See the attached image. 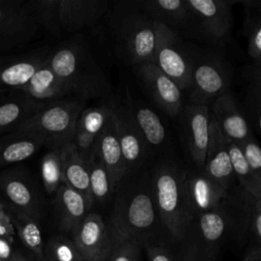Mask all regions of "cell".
<instances>
[{
    "mask_svg": "<svg viewBox=\"0 0 261 261\" xmlns=\"http://www.w3.org/2000/svg\"><path fill=\"white\" fill-rule=\"evenodd\" d=\"M109 221L120 237L135 242L142 249L151 243L171 241L154 203L150 164L121 178L113 193Z\"/></svg>",
    "mask_w": 261,
    "mask_h": 261,
    "instance_id": "6da1fadb",
    "label": "cell"
},
{
    "mask_svg": "<svg viewBox=\"0 0 261 261\" xmlns=\"http://www.w3.org/2000/svg\"><path fill=\"white\" fill-rule=\"evenodd\" d=\"M48 65L80 99L107 97L110 85L81 34H75L50 52Z\"/></svg>",
    "mask_w": 261,
    "mask_h": 261,
    "instance_id": "7a4b0ae2",
    "label": "cell"
},
{
    "mask_svg": "<svg viewBox=\"0 0 261 261\" xmlns=\"http://www.w3.org/2000/svg\"><path fill=\"white\" fill-rule=\"evenodd\" d=\"M151 167L152 194L162 226L173 244L184 239L182 181L187 165L170 154L156 158Z\"/></svg>",
    "mask_w": 261,
    "mask_h": 261,
    "instance_id": "3957f363",
    "label": "cell"
},
{
    "mask_svg": "<svg viewBox=\"0 0 261 261\" xmlns=\"http://www.w3.org/2000/svg\"><path fill=\"white\" fill-rule=\"evenodd\" d=\"M110 27L117 56L129 65L152 62L155 22L134 1L119 2L110 15Z\"/></svg>",
    "mask_w": 261,
    "mask_h": 261,
    "instance_id": "277c9868",
    "label": "cell"
},
{
    "mask_svg": "<svg viewBox=\"0 0 261 261\" xmlns=\"http://www.w3.org/2000/svg\"><path fill=\"white\" fill-rule=\"evenodd\" d=\"M188 10L182 37L207 44L211 49L223 48L232 27L231 7L234 0H185Z\"/></svg>",
    "mask_w": 261,
    "mask_h": 261,
    "instance_id": "5b68a950",
    "label": "cell"
},
{
    "mask_svg": "<svg viewBox=\"0 0 261 261\" xmlns=\"http://www.w3.org/2000/svg\"><path fill=\"white\" fill-rule=\"evenodd\" d=\"M191 84L189 102L207 105L224 91L230 89L232 69L229 62L214 49H202L191 45Z\"/></svg>",
    "mask_w": 261,
    "mask_h": 261,
    "instance_id": "8992f818",
    "label": "cell"
},
{
    "mask_svg": "<svg viewBox=\"0 0 261 261\" xmlns=\"http://www.w3.org/2000/svg\"><path fill=\"white\" fill-rule=\"evenodd\" d=\"M83 109L82 100L63 99L47 103L15 132L38 134L45 140L46 148L60 150L73 141L75 122Z\"/></svg>",
    "mask_w": 261,
    "mask_h": 261,
    "instance_id": "52a82bcc",
    "label": "cell"
},
{
    "mask_svg": "<svg viewBox=\"0 0 261 261\" xmlns=\"http://www.w3.org/2000/svg\"><path fill=\"white\" fill-rule=\"evenodd\" d=\"M231 236H239V222L234 201L227 191L225 198L216 207L191 221L182 240L217 256L221 246Z\"/></svg>",
    "mask_w": 261,
    "mask_h": 261,
    "instance_id": "ba28073f",
    "label": "cell"
},
{
    "mask_svg": "<svg viewBox=\"0 0 261 261\" xmlns=\"http://www.w3.org/2000/svg\"><path fill=\"white\" fill-rule=\"evenodd\" d=\"M152 63L170 77L181 92L189 90L192 69L191 45L179 33L157 22Z\"/></svg>",
    "mask_w": 261,
    "mask_h": 261,
    "instance_id": "9c48e42d",
    "label": "cell"
},
{
    "mask_svg": "<svg viewBox=\"0 0 261 261\" xmlns=\"http://www.w3.org/2000/svg\"><path fill=\"white\" fill-rule=\"evenodd\" d=\"M0 200L7 210L41 220L45 211V198L29 170L12 165L0 170Z\"/></svg>",
    "mask_w": 261,
    "mask_h": 261,
    "instance_id": "30bf717a",
    "label": "cell"
},
{
    "mask_svg": "<svg viewBox=\"0 0 261 261\" xmlns=\"http://www.w3.org/2000/svg\"><path fill=\"white\" fill-rule=\"evenodd\" d=\"M226 194L227 191L213 180L204 171L203 167L187 165L182 181V220L185 231L192 220L216 207L225 198Z\"/></svg>",
    "mask_w": 261,
    "mask_h": 261,
    "instance_id": "8fae6325",
    "label": "cell"
},
{
    "mask_svg": "<svg viewBox=\"0 0 261 261\" xmlns=\"http://www.w3.org/2000/svg\"><path fill=\"white\" fill-rule=\"evenodd\" d=\"M39 33V24L27 2L0 1V51L24 47Z\"/></svg>",
    "mask_w": 261,
    "mask_h": 261,
    "instance_id": "7c38bea8",
    "label": "cell"
},
{
    "mask_svg": "<svg viewBox=\"0 0 261 261\" xmlns=\"http://www.w3.org/2000/svg\"><path fill=\"white\" fill-rule=\"evenodd\" d=\"M184 148L191 165L203 167L209 142L210 108L187 101L177 117Z\"/></svg>",
    "mask_w": 261,
    "mask_h": 261,
    "instance_id": "4fadbf2b",
    "label": "cell"
},
{
    "mask_svg": "<svg viewBox=\"0 0 261 261\" xmlns=\"http://www.w3.org/2000/svg\"><path fill=\"white\" fill-rule=\"evenodd\" d=\"M115 230L101 214L89 212L74 230L71 239L84 261H107Z\"/></svg>",
    "mask_w": 261,
    "mask_h": 261,
    "instance_id": "5bb4252c",
    "label": "cell"
},
{
    "mask_svg": "<svg viewBox=\"0 0 261 261\" xmlns=\"http://www.w3.org/2000/svg\"><path fill=\"white\" fill-rule=\"evenodd\" d=\"M135 69L152 100L167 115L177 118L185 104L178 86L152 62L137 65Z\"/></svg>",
    "mask_w": 261,
    "mask_h": 261,
    "instance_id": "9a60e30c",
    "label": "cell"
},
{
    "mask_svg": "<svg viewBox=\"0 0 261 261\" xmlns=\"http://www.w3.org/2000/svg\"><path fill=\"white\" fill-rule=\"evenodd\" d=\"M112 116L125 165V174L135 172L148 164V149L127 106H114Z\"/></svg>",
    "mask_w": 261,
    "mask_h": 261,
    "instance_id": "2e32d148",
    "label": "cell"
},
{
    "mask_svg": "<svg viewBox=\"0 0 261 261\" xmlns=\"http://www.w3.org/2000/svg\"><path fill=\"white\" fill-rule=\"evenodd\" d=\"M209 108L210 118L216 123L225 140L239 144L252 134L230 89L220 94Z\"/></svg>",
    "mask_w": 261,
    "mask_h": 261,
    "instance_id": "e0dca14e",
    "label": "cell"
},
{
    "mask_svg": "<svg viewBox=\"0 0 261 261\" xmlns=\"http://www.w3.org/2000/svg\"><path fill=\"white\" fill-rule=\"evenodd\" d=\"M92 207L82 194L62 184L52 200L53 218L57 228L71 238L86 215L91 212Z\"/></svg>",
    "mask_w": 261,
    "mask_h": 261,
    "instance_id": "ac0fdd59",
    "label": "cell"
},
{
    "mask_svg": "<svg viewBox=\"0 0 261 261\" xmlns=\"http://www.w3.org/2000/svg\"><path fill=\"white\" fill-rule=\"evenodd\" d=\"M134 122L142 136L149 155L156 158L170 154L167 129L160 116L148 105L140 102L127 106Z\"/></svg>",
    "mask_w": 261,
    "mask_h": 261,
    "instance_id": "d6986e66",
    "label": "cell"
},
{
    "mask_svg": "<svg viewBox=\"0 0 261 261\" xmlns=\"http://www.w3.org/2000/svg\"><path fill=\"white\" fill-rule=\"evenodd\" d=\"M108 11L106 0H58L61 34L76 33L91 28Z\"/></svg>",
    "mask_w": 261,
    "mask_h": 261,
    "instance_id": "ffe728a7",
    "label": "cell"
},
{
    "mask_svg": "<svg viewBox=\"0 0 261 261\" xmlns=\"http://www.w3.org/2000/svg\"><path fill=\"white\" fill-rule=\"evenodd\" d=\"M203 169L213 180L226 191L237 185L228 155L227 141L211 118L209 142Z\"/></svg>",
    "mask_w": 261,
    "mask_h": 261,
    "instance_id": "44dd1931",
    "label": "cell"
},
{
    "mask_svg": "<svg viewBox=\"0 0 261 261\" xmlns=\"http://www.w3.org/2000/svg\"><path fill=\"white\" fill-rule=\"evenodd\" d=\"M50 52L39 51L30 54L0 57V89L18 90L48 60Z\"/></svg>",
    "mask_w": 261,
    "mask_h": 261,
    "instance_id": "7402d4cb",
    "label": "cell"
},
{
    "mask_svg": "<svg viewBox=\"0 0 261 261\" xmlns=\"http://www.w3.org/2000/svg\"><path fill=\"white\" fill-rule=\"evenodd\" d=\"M91 152L94 153L105 166L114 193L117 185L125 174V165L112 114L97 136Z\"/></svg>",
    "mask_w": 261,
    "mask_h": 261,
    "instance_id": "603a6c76",
    "label": "cell"
},
{
    "mask_svg": "<svg viewBox=\"0 0 261 261\" xmlns=\"http://www.w3.org/2000/svg\"><path fill=\"white\" fill-rule=\"evenodd\" d=\"M113 109L114 105L106 104L83 109L79 114L75 122L73 143L84 159H88L97 136L111 116Z\"/></svg>",
    "mask_w": 261,
    "mask_h": 261,
    "instance_id": "cb8c5ba5",
    "label": "cell"
},
{
    "mask_svg": "<svg viewBox=\"0 0 261 261\" xmlns=\"http://www.w3.org/2000/svg\"><path fill=\"white\" fill-rule=\"evenodd\" d=\"M15 91L43 104L63 100V98L72 95L67 85L48 65V60L25 85Z\"/></svg>",
    "mask_w": 261,
    "mask_h": 261,
    "instance_id": "d4e9b609",
    "label": "cell"
},
{
    "mask_svg": "<svg viewBox=\"0 0 261 261\" xmlns=\"http://www.w3.org/2000/svg\"><path fill=\"white\" fill-rule=\"evenodd\" d=\"M46 143L35 133L15 132L0 136V170L35 155Z\"/></svg>",
    "mask_w": 261,
    "mask_h": 261,
    "instance_id": "484cf974",
    "label": "cell"
},
{
    "mask_svg": "<svg viewBox=\"0 0 261 261\" xmlns=\"http://www.w3.org/2000/svg\"><path fill=\"white\" fill-rule=\"evenodd\" d=\"M134 3L154 22L181 35L188 18L185 0H137Z\"/></svg>",
    "mask_w": 261,
    "mask_h": 261,
    "instance_id": "4316f807",
    "label": "cell"
},
{
    "mask_svg": "<svg viewBox=\"0 0 261 261\" xmlns=\"http://www.w3.org/2000/svg\"><path fill=\"white\" fill-rule=\"evenodd\" d=\"M60 157L63 184H66L67 186L82 194L83 197L92 206H94L90 191V179L87 160L81 156L75 148L73 141L64 145L60 149Z\"/></svg>",
    "mask_w": 261,
    "mask_h": 261,
    "instance_id": "83f0119b",
    "label": "cell"
},
{
    "mask_svg": "<svg viewBox=\"0 0 261 261\" xmlns=\"http://www.w3.org/2000/svg\"><path fill=\"white\" fill-rule=\"evenodd\" d=\"M45 104L23 94L0 103V136L14 133Z\"/></svg>",
    "mask_w": 261,
    "mask_h": 261,
    "instance_id": "f1b7e54d",
    "label": "cell"
},
{
    "mask_svg": "<svg viewBox=\"0 0 261 261\" xmlns=\"http://www.w3.org/2000/svg\"><path fill=\"white\" fill-rule=\"evenodd\" d=\"M7 211L10 215L15 230V236L19 239L25 250L37 261H45V242L43 240V232L40 220L18 212L10 210Z\"/></svg>",
    "mask_w": 261,
    "mask_h": 261,
    "instance_id": "f546056e",
    "label": "cell"
},
{
    "mask_svg": "<svg viewBox=\"0 0 261 261\" xmlns=\"http://www.w3.org/2000/svg\"><path fill=\"white\" fill-rule=\"evenodd\" d=\"M253 65V64H252ZM261 64L254 63L247 70V86L240 108L246 117L252 133L261 129Z\"/></svg>",
    "mask_w": 261,
    "mask_h": 261,
    "instance_id": "4dcf8cb0",
    "label": "cell"
},
{
    "mask_svg": "<svg viewBox=\"0 0 261 261\" xmlns=\"http://www.w3.org/2000/svg\"><path fill=\"white\" fill-rule=\"evenodd\" d=\"M90 191L94 205H105L113 197V189L108 172L102 161L90 153L88 159Z\"/></svg>",
    "mask_w": 261,
    "mask_h": 261,
    "instance_id": "1f68e13d",
    "label": "cell"
},
{
    "mask_svg": "<svg viewBox=\"0 0 261 261\" xmlns=\"http://www.w3.org/2000/svg\"><path fill=\"white\" fill-rule=\"evenodd\" d=\"M227 150L238 185L253 196L261 198V180L256 178L251 171L239 144L232 141H227Z\"/></svg>",
    "mask_w": 261,
    "mask_h": 261,
    "instance_id": "d6a6232c",
    "label": "cell"
},
{
    "mask_svg": "<svg viewBox=\"0 0 261 261\" xmlns=\"http://www.w3.org/2000/svg\"><path fill=\"white\" fill-rule=\"evenodd\" d=\"M40 173L46 194L53 197L63 184L59 149H49V151L44 154L40 163Z\"/></svg>",
    "mask_w": 261,
    "mask_h": 261,
    "instance_id": "836d02e7",
    "label": "cell"
},
{
    "mask_svg": "<svg viewBox=\"0 0 261 261\" xmlns=\"http://www.w3.org/2000/svg\"><path fill=\"white\" fill-rule=\"evenodd\" d=\"M261 8L244 7L241 33L248 41V54L254 63L261 64Z\"/></svg>",
    "mask_w": 261,
    "mask_h": 261,
    "instance_id": "e575fe53",
    "label": "cell"
},
{
    "mask_svg": "<svg viewBox=\"0 0 261 261\" xmlns=\"http://www.w3.org/2000/svg\"><path fill=\"white\" fill-rule=\"evenodd\" d=\"M45 261H84L72 239L63 233L54 234L44 245Z\"/></svg>",
    "mask_w": 261,
    "mask_h": 261,
    "instance_id": "d590c367",
    "label": "cell"
},
{
    "mask_svg": "<svg viewBox=\"0 0 261 261\" xmlns=\"http://www.w3.org/2000/svg\"><path fill=\"white\" fill-rule=\"evenodd\" d=\"M27 3L39 27L42 25L54 36L61 35L58 0H32L27 1Z\"/></svg>",
    "mask_w": 261,
    "mask_h": 261,
    "instance_id": "8d00e7d4",
    "label": "cell"
},
{
    "mask_svg": "<svg viewBox=\"0 0 261 261\" xmlns=\"http://www.w3.org/2000/svg\"><path fill=\"white\" fill-rule=\"evenodd\" d=\"M141 249L138 244L120 237L115 231L114 242L107 261H140Z\"/></svg>",
    "mask_w": 261,
    "mask_h": 261,
    "instance_id": "74e56055",
    "label": "cell"
},
{
    "mask_svg": "<svg viewBox=\"0 0 261 261\" xmlns=\"http://www.w3.org/2000/svg\"><path fill=\"white\" fill-rule=\"evenodd\" d=\"M243 155L256 178L261 180V148L254 136L250 134L244 141L239 143Z\"/></svg>",
    "mask_w": 261,
    "mask_h": 261,
    "instance_id": "f35d334b",
    "label": "cell"
},
{
    "mask_svg": "<svg viewBox=\"0 0 261 261\" xmlns=\"http://www.w3.org/2000/svg\"><path fill=\"white\" fill-rule=\"evenodd\" d=\"M175 245V261H216L215 255L204 251L191 242L182 240Z\"/></svg>",
    "mask_w": 261,
    "mask_h": 261,
    "instance_id": "ab89813d",
    "label": "cell"
},
{
    "mask_svg": "<svg viewBox=\"0 0 261 261\" xmlns=\"http://www.w3.org/2000/svg\"><path fill=\"white\" fill-rule=\"evenodd\" d=\"M174 245L171 241H161L148 244L143 249L149 261H175Z\"/></svg>",
    "mask_w": 261,
    "mask_h": 261,
    "instance_id": "60d3db41",
    "label": "cell"
},
{
    "mask_svg": "<svg viewBox=\"0 0 261 261\" xmlns=\"http://www.w3.org/2000/svg\"><path fill=\"white\" fill-rule=\"evenodd\" d=\"M0 237L7 239L11 243H14V240L16 237L10 215L1 200H0Z\"/></svg>",
    "mask_w": 261,
    "mask_h": 261,
    "instance_id": "b9f144b4",
    "label": "cell"
},
{
    "mask_svg": "<svg viewBox=\"0 0 261 261\" xmlns=\"http://www.w3.org/2000/svg\"><path fill=\"white\" fill-rule=\"evenodd\" d=\"M13 244L14 243H11L7 239L0 237V259L4 261H10L16 251Z\"/></svg>",
    "mask_w": 261,
    "mask_h": 261,
    "instance_id": "7bdbcfd3",
    "label": "cell"
},
{
    "mask_svg": "<svg viewBox=\"0 0 261 261\" xmlns=\"http://www.w3.org/2000/svg\"><path fill=\"white\" fill-rule=\"evenodd\" d=\"M243 261H261V246L253 245L245 255Z\"/></svg>",
    "mask_w": 261,
    "mask_h": 261,
    "instance_id": "ee69618b",
    "label": "cell"
},
{
    "mask_svg": "<svg viewBox=\"0 0 261 261\" xmlns=\"http://www.w3.org/2000/svg\"><path fill=\"white\" fill-rule=\"evenodd\" d=\"M10 261H37V260L33 256L28 257L24 254H22L21 252H19L18 250H16L15 253L13 254L12 258L10 259Z\"/></svg>",
    "mask_w": 261,
    "mask_h": 261,
    "instance_id": "f6af8a7d",
    "label": "cell"
},
{
    "mask_svg": "<svg viewBox=\"0 0 261 261\" xmlns=\"http://www.w3.org/2000/svg\"><path fill=\"white\" fill-rule=\"evenodd\" d=\"M8 91H5V90H1L0 89V103L3 102L5 99H6V94H7Z\"/></svg>",
    "mask_w": 261,
    "mask_h": 261,
    "instance_id": "bcb514c9",
    "label": "cell"
},
{
    "mask_svg": "<svg viewBox=\"0 0 261 261\" xmlns=\"http://www.w3.org/2000/svg\"><path fill=\"white\" fill-rule=\"evenodd\" d=\"M0 261H4V260H2V259H0Z\"/></svg>",
    "mask_w": 261,
    "mask_h": 261,
    "instance_id": "7dc6e473",
    "label": "cell"
}]
</instances>
